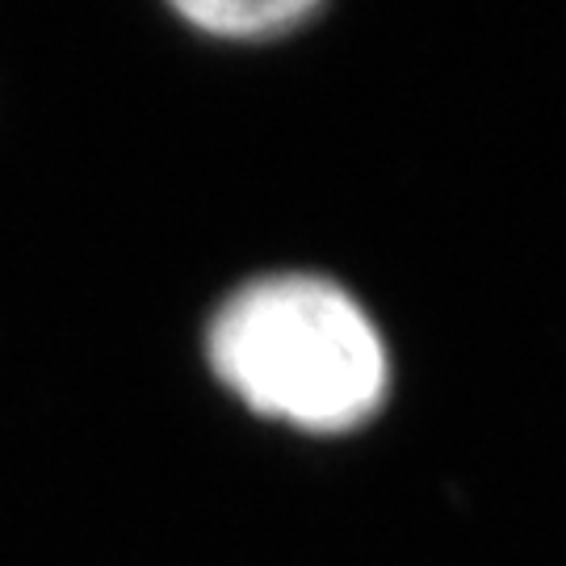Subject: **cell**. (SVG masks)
Masks as SVG:
<instances>
[{"mask_svg": "<svg viewBox=\"0 0 566 566\" xmlns=\"http://www.w3.org/2000/svg\"><path fill=\"white\" fill-rule=\"evenodd\" d=\"M210 365L243 403L306 432H344L386 395L378 327L324 277H264L210 324Z\"/></svg>", "mask_w": 566, "mask_h": 566, "instance_id": "obj_1", "label": "cell"}, {"mask_svg": "<svg viewBox=\"0 0 566 566\" xmlns=\"http://www.w3.org/2000/svg\"><path fill=\"white\" fill-rule=\"evenodd\" d=\"M177 13L219 39H269V34H285V30L311 21L319 13V4H306V0H202V4H177Z\"/></svg>", "mask_w": 566, "mask_h": 566, "instance_id": "obj_2", "label": "cell"}]
</instances>
